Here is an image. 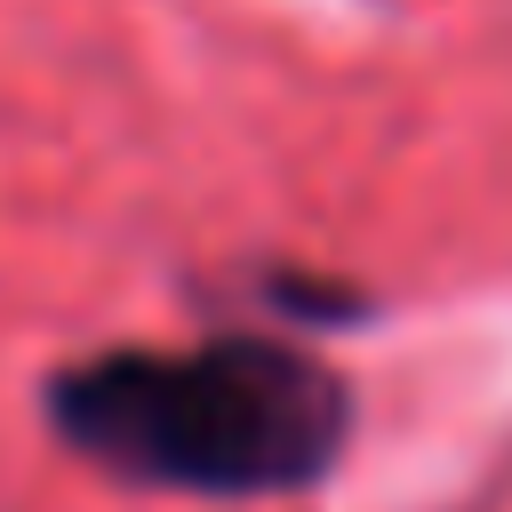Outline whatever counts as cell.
I'll use <instances>...</instances> for the list:
<instances>
[{"instance_id":"2","label":"cell","mask_w":512,"mask_h":512,"mask_svg":"<svg viewBox=\"0 0 512 512\" xmlns=\"http://www.w3.org/2000/svg\"><path fill=\"white\" fill-rule=\"evenodd\" d=\"M264 304H272L280 320H296V328H352V320L368 312L360 288L312 280V272H264Z\"/></svg>"},{"instance_id":"1","label":"cell","mask_w":512,"mask_h":512,"mask_svg":"<svg viewBox=\"0 0 512 512\" xmlns=\"http://www.w3.org/2000/svg\"><path fill=\"white\" fill-rule=\"evenodd\" d=\"M48 432L136 488L304 496L344 464L352 392L288 336L224 328L200 344H112L48 376Z\"/></svg>"}]
</instances>
